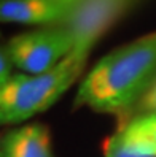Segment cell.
Listing matches in <instances>:
<instances>
[{
    "mask_svg": "<svg viewBox=\"0 0 156 157\" xmlns=\"http://www.w3.org/2000/svg\"><path fill=\"white\" fill-rule=\"evenodd\" d=\"M156 79V32L104 56L80 82L75 105L97 113H126Z\"/></svg>",
    "mask_w": 156,
    "mask_h": 157,
    "instance_id": "1",
    "label": "cell"
},
{
    "mask_svg": "<svg viewBox=\"0 0 156 157\" xmlns=\"http://www.w3.org/2000/svg\"><path fill=\"white\" fill-rule=\"evenodd\" d=\"M85 62L70 54L59 65L42 75L16 73L0 87V125L24 122L53 106L80 73Z\"/></svg>",
    "mask_w": 156,
    "mask_h": 157,
    "instance_id": "2",
    "label": "cell"
},
{
    "mask_svg": "<svg viewBox=\"0 0 156 157\" xmlns=\"http://www.w3.org/2000/svg\"><path fill=\"white\" fill-rule=\"evenodd\" d=\"M8 54L16 68L29 75H42L66 59L73 49V40L62 25L16 35L6 44Z\"/></svg>",
    "mask_w": 156,
    "mask_h": 157,
    "instance_id": "3",
    "label": "cell"
},
{
    "mask_svg": "<svg viewBox=\"0 0 156 157\" xmlns=\"http://www.w3.org/2000/svg\"><path fill=\"white\" fill-rule=\"evenodd\" d=\"M137 0H80L59 25L66 27L73 40L70 56L85 62L110 27L129 10Z\"/></svg>",
    "mask_w": 156,
    "mask_h": 157,
    "instance_id": "4",
    "label": "cell"
},
{
    "mask_svg": "<svg viewBox=\"0 0 156 157\" xmlns=\"http://www.w3.org/2000/svg\"><path fill=\"white\" fill-rule=\"evenodd\" d=\"M70 8L53 0H0V22L32 25L61 24Z\"/></svg>",
    "mask_w": 156,
    "mask_h": 157,
    "instance_id": "5",
    "label": "cell"
},
{
    "mask_svg": "<svg viewBox=\"0 0 156 157\" xmlns=\"http://www.w3.org/2000/svg\"><path fill=\"white\" fill-rule=\"evenodd\" d=\"M0 157H54L48 128L29 124L6 132L0 138Z\"/></svg>",
    "mask_w": 156,
    "mask_h": 157,
    "instance_id": "6",
    "label": "cell"
},
{
    "mask_svg": "<svg viewBox=\"0 0 156 157\" xmlns=\"http://www.w3.org/2000/svg\"><path fill=\"white\" fill-rule=\"evenodd\" d=\"M104 157H156V152L123 128H118L104 143Z\"/></svg>",
    "mask_w": 156,
    "mask_h": 157,
    "instance_id": "7",
    "label": "cell"
},
{
    "mask_svg": "<svg viewBox=\"0 0 156 157\" xmlns=\"http://www.w3.org/2000/svg\"><path fill=\"white\" fill-rule=\"evenodd\" d=\"M120 128H123L124 132L137 138L140 143H143L145 146H148L150 149L156 152V113L129 117L127 122Z\"/></svg>",
    "mask_w": 156,
    "mask_h": 157,
    "instance_id": "8",
    "label": "cell"
},
{
    "mask_svg": "<svg viewBox=\"0 0 156 157\" xmlns=\"http://www.w3.org/2000/svg\"><path fill=\"white\" fill-rule=\"evenodd\" d=\"M134 116L139 114H148V113H156V79L153 81V84L150 89L143 94V97L137 101V105L131 109ZM132 116V117H134Z\"/></svg>",
    "mask_w": 156,
    "mask_h": 157,
    "instance_id": "9",
    "label": "cell"
},
{
    "mask_svg": "<svg viewBox=\"0 0 156 157\" xmlns=\"http://www.w3.org/2000/svg\"><path fill=\"white\" fill-rule=\"evenodd\" d=\"M13 62L6 46H0V87L13 76Z\"/></svg>",
    "mask_w": 156,
    "mask_h": 157,
    "instance_id": "10",
    "label": "cell"
},
{
    "mask_svg": "<svg viewBox=\"0 0 156 157\" xmlns=\"http://www.w3.org/2000/svg\"><path fill=\"white\" fill-rule=\"evenodd\" d=\"M53 2H58V3H62V5H69V6H73L75 3H78L80 0H53Z\"/></svg>",
    "mask_w": 156,
    "mask_h": 157,
    "instance_id": "11",
    "label": "cell"
}]
</instances>
